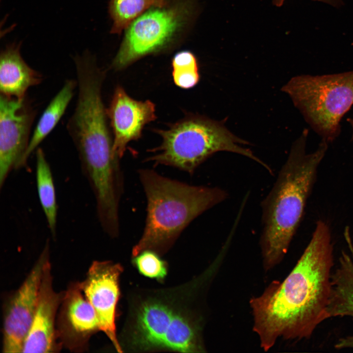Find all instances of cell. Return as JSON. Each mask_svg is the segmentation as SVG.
I'll list each match as a JSON object with an SVG mask.
<instances>
[{"instance_id":"cell-13","label":"cell","mask_w":353,"mask_h":353,"mask_svg":"<svg viewBox=\"0 0 353 353\" xmlns=\"http://www.w3.org/2000/svg\"><path fill=\"white\" fill-rule=\"evenodd\" d=\"M106 112L113 133V152L119 158L128 143L140 138L145 125L156 119L153 102L136 101L120 86L115 89Z\"/></svg>"},{"instance_id":"cell-22","label":"cell","mask_w":353,"mask_h":353,"mask_svg":"<svg viewBox=\"0 0 353 353\" xmlns=\"http://www.w3.org/2000/svg\"><path fill=\"white\" fill-rule=\"evenodd\" d=\"M348 122L350 123L353 130V118H350L348 119Z\"/></svg>"},{"instance_id":"cell-2","label":"cell","mask_w":353,"mask_h":353,"mask_svg":"<svg viewBox=\"0 0 353 353\" xmlns=\"http://www.w3.org/2000/svg\"><path fill=\"white\" fill-rule=\"evenodd\" d=\"M199 279L164 288L134 287L118 334L123 353L204 352L197 304Z\"/></svg>"},{"instance_id":"cell-5","label":"cell","mask_w":353,"mask_h":353,"mask_svg":"<svg viewBox=\"0 0 353 353\" xmlns=\"http://www.w3.org/2000/svg\"><path fill=\"white\" fill-rule=\"evenodd\" d=\"M156 132L162 138L160 146L152 150L147 161L155 165L177 168L189 174L213 154L220 151L248 157L267 168V165L242 145L248 142L231 133L223 122L200 115L178 121L165 130Z\"/></svg>"},{"instance_id":"cell-10","label":"cell","mask_w":353,"mask_h":353,"mask_svg":"<svg viewBox=\"0 0 353 353\" xmlns=\"http://www.w3.org/2000/svg\"><path fill=\"white\" fill-rule=\"evenodd\" d=\"M124 271L119 263L94 261L85 278L80 282L85 297L97 315L100 330L108 338L114 349L123 353L116 331L117 305L120 297V281Z\"/></svg>"},{"instance_id":"cell-14","label":"cell","mask_w":353,"mask_h":353,"mask_svg":"<svg viewBox=\"0 0 353 353\" xmlns=\"http://www.w3.org/2000/svg\"><path fill=\"white\" fill-rule=\"evenodd\" d=\"M20 47L19 43L9 44L1 51L0 91V94L23 100L28 88L40 83L43 76L24 61Z\"/></svg>"},{"instance_id":"cell-4","label":"cell","mask_w":353,"mask_h":353,"mask_svg":"<svg viewBox=\"0 0 353 353\" xmlns=\"http://www.w3.org/2000/svg\"><path fill=\"white\" fill-rule=\"evenodd\" d=\"M138 175L147 200V217L131 257L145 250L163 256L193 220L227 197L221 188L188 184L151 169H140Z\"/></svg>"},{"instance_id":"cell-8","label":"cell","mask_w":353,"mask_h":353,"mask_svg":"<svg viewBox=\"0 0 353 353\" xmlns=\"http://www.w3.org/2000/svg\"><path fill=\"white\" fill-rule=\"evenodd\" d=\"M49 259L47 242L39 258L4 306L2 351L22 353L36 311L44 266Z\"/></svg>"},{"instance_id":"cell-12","label":"cell","mask_w":353,"mask_h":353,"mask_svg":"<svg viewBox=\"0 0 353 353\" xmlns=\"http://www.w3.org/2000/svg\"><path fill=\"white\" fill-rule=\"evenodd\" d=\"M64 292L53 289L49 259L44 266L36 311L22 353H56L62 349L57 337L56 322Z\"/></svg>"},{"instance_id":"cell-3","label":"cell","mask_w":353,"mask_h":353,"mask_svg":"<svg viewBox=\"0 0 353 353\" xmlns=\"http://www.w3.org/2000/svg\"><path fill=\"white\" fill-rule=\"evenodd\" d=\"M308 133L304 129L293 143L273 187L261 203V245L267 268L278 263L287 252L328 149V142L322 138L316 150L307 153Z\"/></svg>"},{"instance_id":"cell-16","label":"cell","mask_w":353,"mask_h":353,"mask_svg":"<svg viewBox=\"0 0 353 353\" xmlns=\"http://www.w3.org/2000/svg\"><path fill=\"white\" fill-rule=\"evenodd\" d=\"M77 85V81L67 80L44 110L30 139L23 159V167L26 165L30 154L51 132L64 115Z\"/></svg>"},{"instance_id":"cell-21","label":"cell","mask_w":353,"mask_h":353,"mask_svg":"<svg viewBox=\"0 0 353 353\" xmlns=\"http://www.w3.org/2000/svg\"><path fill=\"white\" fill-rule=\"evenodd\" d=\"M336 349H353V335H348L339 338L334 345Z\"/></svg>"},{"instance_id":"cell-15","label":"cell","mask_w":353,"mask_h":353,"mask_svg":"<svg viewBox=\"0 0 353 353\" xmlns=\"http://www.w3.org/2000/svg\"><path fill=\"white\" fill-rule=\"evenodd\" d=\"M352 256L342 251L331 276L327 318L353 317V248Z\"/></svg>"},{"instance_id":"cell-18","label":"cell","mask_w":353,"mask_h":353,"mask_svg":"<svg viewBox=\"0 0 353 353\" xmlns=\"http://www.w3.org/2000/svg\"><path fill=\"white\" fill-rule=\"evenodd\" d=\"M167 0H110L109 13L112 20L110 32L120 34L138 17L153 6H163Z\"/></svg>"},{"instance_id":"cell-7","label":"cell","mask_w":353,"mask_h":353,"mask_svg":"<svg viewBox=\"0 0 353 353\" xmlns=\"http://www.w3.org/2000/svg\"><path fill=\"white\" fill-rule=\"evenodd\" d=\"M191 12L188 0L169 2L147 10L126 28L112 67L121 70L165 49L187 24Z\"/></svg>"},{"instance_id":"cell-20","label":"cell","mask_w":353,"mask_h":353,"mask_svg":"<svg viewBox=\"0 0 353 353\" xmlns=\"http://www.w3.org/2000/svg\"><path fill=\"white\" fill-rule=\"evenodd\" d=\"M133 266L141 275L159 283L165 282L169 270L168 263L156 252L145 250L131 257Z\"/></svg>"},{"instance_id":"cell-11","label":"cell","mask_w":353,"mask_h":353,"mask_svg":"<svg viewBox=\"0 0 353 353\" xmlns=\"http://www.w3.org/2000/svg\"><path fill=\"white\" fill-rule=\"evenodd\" d=\"M56 330L62 347L76 353L86 351L91 337L100 330L96 312L79 282H71L64 291L57 313Z\"/></svg>"},{"instance_id":"cell-17","label":"cell","mask_w":353,"mask_h":353,"mask_svg":"<svg viewBox=\"0 0 353 353\" xmlns=\"http://www.w3.org/2000/svg\"><path fill=\"white\" fill-rule=\"evenodd\" d=\"M36 177L38 196L52 236L56 231L57 204L55 191L51 170L44 151H36Z\"/></svg>"},{"instance_id":"cell-6","label":"cell","mask_w":353,"mask_h":353,"mask_svg":"<svg viewBox=\"0 0 353 353\" xmlns=\"http://www.w3.org/2000/svg\"><path fill=\"white\" fill-rule=\"evenodd\" d=\"M281 90L313 129L329 143L339 134L340 121L353 104V71L295 76Z\"/></svg>"},{"instance_id":"cell-1","label":"cell","mask_w":353,"mask_h":353,"mask_svg":"<svg viewBox=\"0 0 353 353\" xmlns=\"http://www.w3.org/2000/svg\"><path fill=\"white\" fill-rule=\"evenodd\" d=\"M334 265L330 228L319 220L309 242L286 278L281 283L274 282L250 302L253 330L265 351L279 337L310 338L328 319Z\"/></svg>"},{"instance_id":"cell-9","label":"cell","mask_w":353,"mask_h":353,"mask_svg":"<svg viewBox=\"0 0 353 353\" xmlns=\"http://www.w3.org/2000/svg\"><path fill=\"white\" fill-rule=\"evenodd\" d=\"M36 110L26 96L23 100L0 96V187L14 169L23 167Z\"/></svg>"},{"instance_id":"cell-19","label":"cell","mask_w":353,"mask_h":353,"mask_svg":"<svg viewBox=\"0 0 353 353\" xmlns=\"http://www.w3.org/2000/svg\"><path fill=\"white\" fill-rule=\"evenodd\" d=\"M172 76L175 84L183 89L196 86L200 80L197 59L188 50L176 53L172 61Z\"/></svg>"}]
</instances>
